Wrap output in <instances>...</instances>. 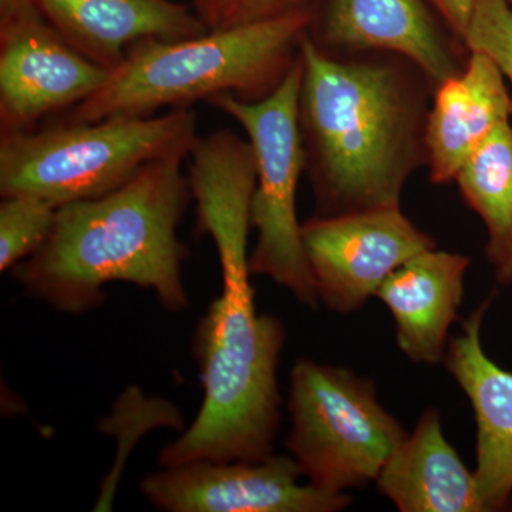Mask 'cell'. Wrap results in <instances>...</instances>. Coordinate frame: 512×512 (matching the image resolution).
I'll use <instances>...</instances> for the list:
<instances>
[{"instance_id":"cell-20","label":"cell","mask_w":512,"mask_h":512,"mask_svg":"<svg viewBox=\"0 0 512 512\" xmlns=\"http://www.w3.org/2000/svg\"><path fill=\"white\" fill-rule=\"evenodd\" d=\"M464 42L497 63L510 86L512 101V5L508 0H474Z\"/></svg>"},{"instance_id":"cell-10","label":"cell","mask_w":512,"mask_h":512,"mask_svg":"<svg viewBox=\"0 0 512 512\" xmlns=\"http://www.w3.org/2000/svg\"><path fill=\"white\" fill-rule=\"evenodd\" d=\"M306 39L323 55L399 53L434 89L466 67L470 50L430 0H315Z\"/></svg>"},{"instance_id":"cell-4","label":"cell","mask_w":512,"mask_h":512,"mask_svg":"<svg viewBox=\"0 0 512 512\" xmlns=\"http://www.w3.org/2000/svg\"><path fill=\"white\" fill-rule=\"evenodd\" d=\"M308 23L309 15H293L177 42L140 40L99 92L74 106L66 121L154 116L221 94L251 103L265 99L299 59Z\"/></svg>"},{"instance_id":"cell-6","label":"cell","mask_w":512,"mask_h":512,"mask_svg":"<svg viewBox=\"0 0 512 512\" xmlns=\"http://www.w3.org/2000/svg\"><path fill=\"white\" fill-rule=\"evenodd\" d=\"M286 409L289 456L309 484L329 493L376 483L407 436L380 404L372 379L315 360L292 367Z\"/></svg>"},{"instance_id":"cell-15","label":"cell","mask_w":512,"mask_h":512,"mask_svg":"<svg viewBox=\"0 0 512 512\" xmlns=\"http://www.w3.org/2000/svg\"><path fill=\"white\" fill-rule=\"evenodd\" d=\"M511 120L510 86L500 67L490 56L470 52L463 72L434 92L426 131L431 183L456 180L487 138Z\"/></svg>"},{"instance_id":"cell-5","label":"cell","mask_w":512,"mask_h":512,"mask_svg":"<svg viewBox=\"0 0 512 512\" xmlns=\"http://www.w3.org/2000/svg\"><path fill=\"white\" fill-rule=\"evenodd\" d=\"M197 113L116 116L0 134V195H35L57 208L117 190L144 167L190 157Z\"/></svg>"},{"instance_id":"cell-21","label":"cell","mask_w":512,"mask_h":512,"mask_svg":"<svg viewBox=\"0 0 512 512\" xmlns=\"http://www.w3.org/2000/svg\"><path fill=\"white\" fill-rule=\"evenodd\" d=\"M430 2L464 42L471 13H473L474 0H430Z\"/></svg>"},{"instance_id":"cell-18","label":"cell","mask_w":512,"mask_h":512,"mask_svg":"<svg viewBox=\"0 0 512 512\" xmlns=\"http://www.w3.org/2000/svg\"><path fill=\"white\" fill-rule=\"evenodd\" d=\"M52 202L35 195H5L0 202V272L12 271L36 254L55 228Z\"/></svg>"},{"instance_id":"cell-11","label":"cell","mask_w":512,"mask_h":512,"mask_svg":"<svg viewBox=\"0 0 512 512\" xmlns=\"http://www.w3.org/2000/svg\"><path fill=\"white\" fill-rule=\"evenodd\" d=\"M291 456L261 461H197L163 467L141 481L144 498L165 512H339L348 493L302 483Z\"/></svg>"},{"instance_id":"cell-9","label":"cell","mask_w":512,"mask_h":512,"mask_svg":"<svg viewBox=\"0 0 512 512\" xmlns=\"http://www.w3.org/2000/svg\"><path fill=\"white\" fill-rule=\"evenodd\" d=\"M302 239L319 302L338 315L360 311L399 266L437 247L402 208L313 217Z\"/></svg>"},{"instance_id":"cell-12","label":"cell","mask_w":512,"mask_h":512,"mask_svg":"<svg viewBox=\"0 0 512 512\" xmlns=\"http://www.w3.org/2000/svg\"><path fill=\"white\" fill-rule=\"evenodd\" d=\"M488 296L448 340L444 365L466 394L477 426L474 470L487 512L512 500V373L494 362L483 346V323L493 302Z\"/></svg>"},{"instance_id":"cell-17","label":"cell","mask_w":512,"mask_h":512,"mask_svg":"<svg viewBox=\"0 0 512 512\" xmlns=\"http://www.w3.org/2000/svg\"><path fill=\"white\" fill-rule=\"evenodd\" d=\"M464 202L487 231L484 256L495 282L512 286V124L494 131L457 174Z\"/></svg>"},{"instance_id":"cell-13","label":"cell","mask_w":512,"mask_h":512,"mask_svg":"<svg viewBox=\"0 0 512 512\" xmlns=\"http://www.w3.org/2000/svg\"><path fill=\"white\" fill-rule=\"evenodd\" d=\"M470 264L467 255L431 248L404 262L380 286L375 298L392 315L397 346L410 362H444Z\"/></svg>"},{"instance_id":"cell-8","label":"cell","mask_w":512,"mask_h":512,"mask_svg":"<svg viewBox=\"0 0 512 512\" xmlns=\"http://www.w3.org/2000/svg\"><path fill=\"white\" fill-rule=\"evenodd\" d=\"M109 74L60 36L37 0H0V134L73 109Z\"/></svg>"},{"instance_id":"cell-22","label":"cell","mask_w":512,"mask_h":512,"mask_svg":"<svg viewBox=\"0 0 512 512\" xmlns=\"http://www.w3.org/2000/svg\"><path fill=\"white\" fill-rule=\"evenodd\" d=\"M508 2H510V3H511V5H512V0H508Z\"/></svg>"},{"instance_id":"cell-23","label":"cell","mask_w":512,"mask_h":512,"mask_svg":"<svg viewBox=\"0 0 512 512\" xmlns=\"http://www.w3.org/2000/svg\"><path fill=\"white\" fill-rule=\"evenodd\" d=\"M510 507H512V500H511V504H510Z\"/></svg>"},{"instance_id":"cell-2","label":"cell","mask_w":512,"mask_h":512,"mask_svg":"<svg viewBox=\"0 0 512 512\" xmlns=\"http://www.w3.org/2000/svg\"><path fill=\"white\" fill-rule=\"evenodd\" d=\"M298 120L315 217L402 208L427 167L433 83L392 52L332 57L303 39Z\"/></svg>"},{"instance_id":"cell-7","label":"cell","mask_w":512,"mask_h":512,"mask_svg":"<svg viewBox=\"0 0 512 512\" xmlns=\"http://www.w3.org/2000/svg\"><path fill=\"white\" fill-rule=\"evenodd\" d=\"M301 82L299 55L281 86L265 99L251 103L221 94L207 103L237 121L254 150L256 181L251 224L256 244L249 254V272L271 279L301 305L316 309L319 295L296 214V190L305 173L298 120Z\"/></svg>"},{"instance_id":"cell-16","label":"cell","mask_w":512,"mask_h":512,"mask_svg":"<svg viewBox=\"0 0 512 512\" xmlns=\"http://www.w3.org/2000/svg\"><path fill=\"white\" fill-rule=\"evenodd\" d=\"M400 512H487L474 471L448 443L439 410L427 407L376 478Z\"/></svg>"},{"instance_id":"cell-14","label":"cell","mask_w":512,"mask_h":512,"mask_svg":"<svg viewBox=\"0 0 512 512\" xmlns=\"http://www.w3.org/2000/svg\"><path fill=\"white\" fill-rule=\"evenodd\" d=\"M53 28L84 57L116 69L140 40L165 42L210 32L192 5L175 0H37Z\"/></svg>"},{"instance_id":"cell-3","label":"cell","mask_w":512,"mask_h":512,"mask_svg":"<svg viewBox=\"0 0 512 512\" xmlns=\"http://www.w3.org/2000/svg\"><path fill=\"white\" fill-rule=\"evenodd\" d=\"M184 160L153 161L103 197L60 207L43 247L10 271L13 281L64 315L99 308L114 282L148 289L167 311H185L190 248L178 225L192 194Z\"/></svg>"},{"instance_id":"cell-1","label":"cell","mask_w":512,"mask_h":512,"mask_svg":"<svg viewBox=\"0 0 512 512\" xmlns=\"http://www.w3.org/2000/svg\"><path fill=\"white\" fill-rule=\"evenodd\" d=\"M187 177L197 212L195 234L214 242L222 289L192 339L204 390L200 412L158 460L161 467L265 460L275 454L281 426L278 369L286 329L278 316L256 311L249 281L254 151L238 137L207 138L192 151Z\"/></svg>"},{"instance_id":"cell-19","label":"cell","mask_w":512,"mask_h":512,"mask_svg":"<svg viewBox=\"0 0 512 512\" xmlns=\"http://www.w3.org/2000/svg\"><path fill=\"white\" fill-rule=\"evenodd\" d=\"M315 0H191L208 30L258 25L293 15H311Z\"/></svg>"}]
</instances>
